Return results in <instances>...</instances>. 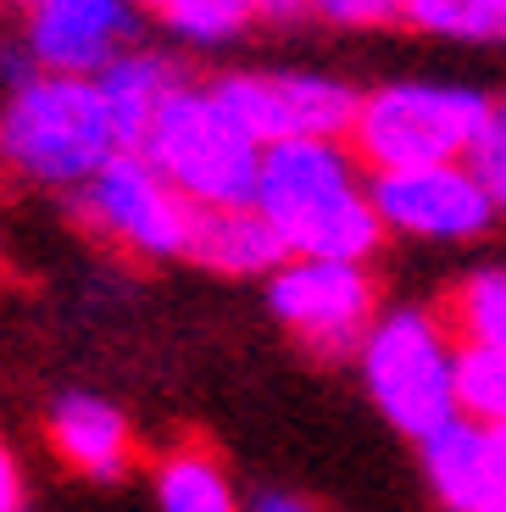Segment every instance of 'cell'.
Here are the masks:
<instances>
[{
  "label": "cell",
  "mask_w": 506,
  "mask_h": 512,
  "mask_svg": "<svg viewBox=\"0 0 506 512\" xmlns=\"http://www.w3.org/2000/svg\"><path fill=\"white\" fill-rule=\"evenodd\" d=\"M251 206L279 234L284 256L367 268L384 245V223L362 184V162L351 156L345 140L267 145L262 167H256Z\"/></svg>",
  "instance_id": "6da1fadb"
},
{
  "label": "cell",
  "mask_w": 506,
  "mask_h": 512,
  "mask_svg": "<svg viewBox=\"0 0 506 512\" xmlns=\"http://www.w3.org/2000/svg\"><path fill=\"white\" fill-rule=\"evenodd\" d=\"M117 145V128L95 78L28 73L6 90L0 106V167L39 190H84Z\"/></svg>",
  "instance_id": "7a4b0ae2"
},
{
  "label": "cell",
  "mask_w": 506,
  "mask_h": 512,
  "mask_svg": "<svg viewBox=\"0 0 506 512\" xmlns=\"http://www.w3.org/2000/svg\"><path fill=\"white\" fill-rule=\"evenodd\" d=\"M490 95L473 84H434V78H395L356 95V117L345 145L362 173H406V167L468 162L479 140Z\"/></svg>",
  "instance_id": "3957f363"
},
{
  "label": "cell",
  "mask_w": 506,
  "mask_h": 512,
  "mask_svg": "<svg viewBox=\"0 0 506 512\" xmlns=\"http://www.w3.org/2000/svg\"><path fill=\"white\" fill-rule=\"evenodd\" d=\"M140 156L173 184L195 212H234L251 206L262 145L240 128V117L217 101L212 84H178L156 123L145 128Z\"/></svg>",
  "instance_id": "277c9868"
},
{
  "label": "cell",
  "mask_w": 506,
  "mask_h": 512,
  "mask_svg": "<svg viewBox=\"0 0 506 512\" xmlns=\"http://www.w3.org/2000/svg\"><path fill=\"white\" fill-rule=\"evenodd\" d=\"M362 384L390 429L429 440L456 412V334L429 307H390L373 318L362 351Z\"/></svg>",
  "instance_id": "5b68a950"
},
{
  "label": "cell",
  "mask_w": 506,
  "mask_h": 512,
  "mask_svg": "<svg viewBox=\"0 0 506 512\" xmlns=\"http://www.w3.org/2000/svg\"><path fill=\"white\" fill-rule=\"evenodd\" d=\"M73 212L84 229H95L106 245L140 256V262L190 256L195 223H201V212L140 151H117L84 190H73Z\"/></svg>",
  "instance_id": "8992f818"
},
{
  "label": "cell",
  "mask_w": 506,
  "mask_h": 512,
  "mask_svg": "<svg viewBox=\"0 0 506 512\" xmlns=\"http://www.w3.org/2000/svg\"><path fill=\"white\" fill-rule=\"evenodd\" d=\"M212 90L262 151L295 140H345L356 117L351 84L329 73H306V67H245V73L212 78Z\"/></svg>",
  "instance_id": "52a82bcc"
},
{
  "label": "cell",
  "mask_w": 506,
  "mask_h": 512,
  "mask_svg": "<svg viewBox=\"0 0 506 512\" xmlns=\"http://www.w3.org/2000/svg\"><path fill=\"white\" fill-rule=\"evenodd\" d=\"M267 307L284 329L301 340L312 357L345 362L362 351L367 329L379 318V284L356 262H312L290 256L273 279H267Z\"/></svg>",
  "instance_id": "ba28073f"
},
{
  "label": "cell",
  "mask_w": 506,
  "mask_h": 512,
  "mask_svg": "<svg viewBox=\"0 0 506 512\" xmlns=\"http://www.w3.org/2000/svg\"><path fill=\"white\" fill-rule=\"evenodd\" d=\"M140 39L128 0H23V56L34 73L101 78Z\"/></svg>",
  "instance_id": "9c48e42d"
},
{
  "label": "cell",
  "mask_w": 506,
  "mask_h": 512,
  "mask_svg": "<svg viewBox=\"0 0 506 512\" xmlns=\"http://www.w3.org/2000/svg\"><path fill=\"white\" fill-rule=\"evenodd\" d=\"M367 195L384 234H406V240H479L495 223V201L468 173V162L373 173Z\"/></svg>",
  "instance_id": "30bf717a"
},
{
  "label": "cell",
  "mask_w": 506,
  "mask_h": 512,
  "mask_svg": "<svg viewBox=\"0 0 506 512\" xmlns=\"http://www.w3.org/2000/svg\"><path fill=\"white\" fill-rule=\"evenodd\" d=\"M45 440L78 479H95V485H117L140 462V440H134V423L123 418V407L89 396V390H67L51 401Z\"/></svg>",
  "instance_id": "8fae6325"
},
{
  "label": "cell",
  "mask_w": 506,
  "mask_h": 512,
  "mask_svg": "<svg viewBox=\"0 0 506 512\" xmlns=\"http://www.w3.org/2000/svg\"><path fill=\"white\" fill-rule=\"evenodd\" d=\"M178 84H184L178 62H173V56H162V51H151V45L123 51L101 78H95V90H101L106 117H112L117 145H123V151H140L145 128L156 123V112L167 106V95H173Z\"/></svg>",
  "instance_id": "7c38bea8"
},
{
  "label": "cell",
  "mask_w": 506,
  "mask_h": 512,
  "mask_svg": "<svg viewBox=\"0 0 506 512\" xmlns=\"http://www.w3.org/2000/svg\"><path fill=\"white\" fill-rule=\"evenodd\" d=\"M190 262L223 273V279H273L290 256L256 206H234V212H201Z\"/></svg>",
  "instance_id": "4fadbf2b"
},
{
  "label": "cell",
  "mask_w": 506,
  "mask_h": 512,
  "mask_svg": "<svg viewBox=\"0 0 506 512\" xmlns=\"http://www.w3.org/2000/svg\"><path fill=\"white\" fill-rule=\"evenodd\" d=\"M151 485H156V507L162 512H245L240 496H234L228 468L201 440L167 446L151 468Z\"/></svg>",
  "instance_id": "5bb4252c"
},
{
  "label": "cell",
  "mask_w": 506,
  "mask_h": 512,
  "mask_svg": "<svg viewBox=\"0 0 506 512\" xmlns=\"http://www.w3.org/2000/svg\"><path fill=\"white\" fill-rule=\"evenodd\" d=\"M423 479L440 496L445 512H479L484 490V429L468 418H451L445 429H434L429 440H418Z\"/></svg>",
  "instance_id": "9a60e30c"
},
{
  "label": "cell",
  "mask_w": 506,
  "mask_h": 512,
  "mask_svg": "<svg viewBox=\"0 0 506 512\" xmlns=\"http://www.w3.org/2000/svg\"><path fill=\"white\" fill-rule=\"evenodd\" d=\"M445 329L456 334V346H490L506 351V273L501 268H479L451 290L445 301Z\"/></svg>",
  "instance_id": "2e32d148"
},
{
  "label": "cell",
  "mask_w": 506,
  "mask_h": 512,
  "mask_svg": "<svg viewBox=\"0 0 506 512\" xmlns=\"http://www.w3.org/2000/svg\"><path fill=\"white\" fill-rule=\"evenodd\" d=\"M401 23L429 39L456 45H501L506 39V0H406Z\"/></svg>",
  "instance_id": "e0dca14e"
},
{
  "label": "cell",
  "mask_w": 506,
  "mask_h": 512,
  "mask_svg": "<svg viewBox=\"0 0 506 512\" xmlns=\"http://www.w3.org/2000/svg\"><path fill=\"white\" fill-rule=\"evenodd\" d=\"M134 12H151L184 45H228L256 23L251 0H128Z\"/></svg>",
  "instance_id": "ac0fdd59"
},
{
  "label": "cell",
  "mask_w": 506,
  "mask_h": 512,
  "mask_svg": "<svg viewBox=\"0 0 506 512\" xmlns=\"http://www.w3.org/2000/svg\"><path fill=\"white\" fill-rule=\"evenodd\" d=\"M456 412L468 423H506V351L456 346Z\"/></svg>",
  "instance_id": "d6986e66"
},
{
  "label": "cell",
  "mask_w": 506,
  "mask_h": 512,
  "mask_svg": "<svg viewBox=\"0 0 506 512\" xmlns=\"http://www.w3.org/2000/svg\"><path fill=\"white\" fill-rule=\"evenodd\" d=\"M468 173L484 184L495 212H506V101H490V117H484L479 140L468 151Z\"/></svg>",
  "instance_id": "ffe728a7"
},
{
  "label": "cell",
  "mask_w": 506,
  "mask_h": 512,
  "mask_svg": "<svg viewBox=\"0 0 506 512\" xmlns=\"http://www.w3.org/2000/svg\"><path fill=\"white\" fill-rule=\"evenodd\" d=\"M306 6H312V17H323L334 28H390L401 23L406 0H306Z\"/></svg>",
  "instance_id": "44dd1931"
},
{
  "label": "cell",
  "mask_w": 506,
  "mask_h": 512,
  "mask_svg": "<svg viewBox=\"0 0 506 512\" xmlns=\"http://www.w3.org/2000/svg\"><path fill=\"white\" fill-rule=\"evenodd\" d=\"M484 429V423H479ZM479 512H506V423L484 429V490H479Z\"/></svg>",
  "instance_id": "7402d4cb"
},
{
  "label": "cell",
  "mask_w": 506,
  "mask_h": 512,
  "mask_svg": "<svg viewBox=\"0 0 506 512\" xmlns=\"http://www.w3.org/2000/svg\"><path fill=\"white\" fill-rule=\"evenodd\" d=\"M0 512H28L23 462L12 457V446H6V440H0Z\"/></svg>",
  "instance_id": "603a6c76"
},
{
  "label": "cell",
  "mask_w": 506,
  "mask_h": 512,
  "mask_svg": "<svg viewBox=\"0 0 506 512\" xmlns=\"http://www.w3.org/2000/svg\"><path fill=\"white\" fill-rule=\"evenodd\" d=\"M245 512H317L312 501L301 496V490H284V485H262L251 501H245Z\"/></svg>",
  "instance_id": "cb8c5ba5"
},
{
  "label": "cell",
  "mask_w": 506,
  "mask_h": 512,
  "mask_svg": "<svg viewBox=\"0 0 506 512\" xmlns=\"http://www.w3.org/2000/svg\"><path fill=\"white\" fill-rule=\"evenodd\" d=\"M251 17L256 23H301V17H312V6L306 0H251Z\"/></svg>",
  "instance_id": "d4e9b609"
}]
</instances>
